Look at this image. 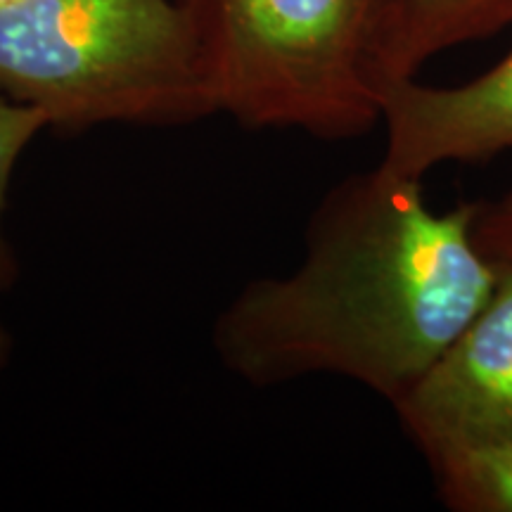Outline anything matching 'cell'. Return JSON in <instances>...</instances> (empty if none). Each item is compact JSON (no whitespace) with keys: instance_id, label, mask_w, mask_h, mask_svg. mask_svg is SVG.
I'll return each instance as SVG.
<instances>
[{"instance_id":"obj_5","label":"cell","mask_w":512,"mask_h":512,"mask_svg":"<svg viewBox=\"0 0 512 512\" xmlns=\"http://www.w3.org/2000/svg\"><path fill=\"white\" fill-rule=\"evenodd\" d=\"M382 121L387 147L380 164L401 176L422 178L444 162H484L512 150V50L463 86L389 83Z\"/></svg>"},{"instance_id":"obj_1","label":"cell","mask_w":512,"mask_h":512,"mask_svg":"<svg viewBox=\"0 0 512 512\" xmlns=\"http://www.w3.org/2000/svg\"><path fill=\"white\" fill-rule=\"evenodd\" d=\"M479 211L437 214L422 178L382 164L349 176L311 216L302 264L252 280L223 309L216 354L256 387L330 373L394 403L494 290Z\"/></svg>"},{"instance_id":"obj_9","label":"cell","mask_w":512,"mask_h":512,"mask_svg":"<svg viewBox=\"0 0 512 512\" xmlns=\"http://www.w3.org/2000/svg\"><path fill=\"white\" fill-rule=\"evenodd\" d=\"M8 356H10V337L8 332L0 328V370H3L5 363H8Z\"/></svg>"},{"instance_id":"obj_4","label":"cell","mask_w":512,"mask_h":512,"mask_svg":"<svg viewBox=\"0 0 512 512\" xmlns=\"http://www.w3.org/2000/svg\"><path fill=\"white\" fill-rule=\"evenodd\" d=\"M477 235L494 290L465 330L392 406L425 456L456 446L512 444V221L482 204Z\"/></svg>"},{"instance_id":"obj_6","label":"cell","mask_w":512,"mask_h":512,"mask_svg":"<svg viewBox=\"0 0 512 512\" xmlns=\"http://www.w3.org/2000/svg\"><path fill=\"white\" fill-rule=\"evenodd\" d=\"M512 24V0H394L389 74L415 79L430 57Z\"/></svg>"},{"instance_id":"obj_10","label":"cell","mask_w":512,"mask_h":512,"mask_svg":"<svg viewBox=\"0 0 512 512\" xmlns=\"http://www.w3.org/2000/svg\"><path fill=\"white\" fill-rule=\"evenodd\" d=\"M498 207H501V211H503V214L505 216H508V219L512 221V195L508 197V200H505V202H501V204H498Z\"/></svg>"},{"instance_id":"obj_8","label":"cell","mask_w":512,"mask_h":512,"mask_svg":"<svg viewBox=\"0 0 512 512\" xmlns=\"http://www.w3.org/2000/svg\"><path fill=\"white\" fill-rule=\"evenodd\" d=\"M50 126L48 114L34 105H24L0 95V292H5L17 278V259L3 233V214L8 204V188L17 159L27 150L43 128Z\"/></svg>"},{"instance_id":"obj_2","label":"cell","mask_w":512,"mask_h":512,"mask_svg":"<svg viewBox=\"0 0 512 512\" xmlns=\"http://www.w3.org/2000/svg\"><path fill=\"white\" fill-rule=\"evenodd\" d=\"M0 93L60 128L188 124L219 112L183 0L0 5Z\"/></svg>"},{"instance_id":"obj_3","label":"cell","mask_w":512,"mask_h":512,"mask_svg":"<svg viewBox=\"0 0 512 512\" xmlns=\"http://www.w3.org/2000/svg\"><path fill=\"white\" fill-rule=\"evenodd\" d=\"M216 107L242 126L361 136L382 121L394 0H183Z\"/></svg>"},{"instance_id":"obj_7","label":"cell","mask_w":512,"mask_h":512,"mask_svg":"<svg viewBox=\"0 0 512 512\" xmlns=\"http://www.w3.org/2000/svg\"><path fill=\"white\" fill-rule=\"evenodd\" d=\"M425 458L451 510L512 512V444L456 446Z\"/></svg>"},{"instance_id":"obj_11","label":"cell","mask_w":512,"mask_h":512,"mask_svg":"<svg viewBox=\"0 0 512 512\" xmlns=\"http://www.w3.org/2000/svg\"><path fill=\"white\" fill-rule=\"evenodd\" d=\"M5 3H10V0H0V5H5Z\"/></svg>"}]
</instances>
